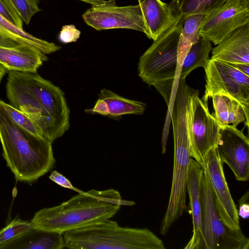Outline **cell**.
<instances>
[{
    "label": "cell",
    "mask_w": 249,
    "mask_h": 249,
    "mask_svg": "<svg viewBox=\"0 0 249 249\" xmlns=\"http://www.w3.org/2000/svg\"><path fill=\"white\" fill-rule=\"evenodd\" d=\"M47 59L45 54L28 44L13 47H0V63L8 71L36 73Z\"/></svg>",
    "instance_id": "15"
},
{
    "label": "cell",
    "mask_w": 249,
    "mask_h": 249,
    "mask_svg": "<svg viewBox=\"0 0 249 249\" xmlns=\"http://www.w3.org/2000/svg\"><path fill=\"white\" fill-rule=\"evenodd\" d=\"M149 28L150 39L156 40L180 19L174 14L169 4L160 0H138Z\"/></svg>",
    "instance_id": "18"
},
{
    "label": "cell",
    "mask_w": 249,
    "mask_h": 249,
    "mask_svg": "<svg viewBox=\"0 0 249 249\" xmlns=\"http://www.w3.org/2000/svg\"><path fill=\"white\" fill-rule=\"evenodd\" d=\"M204 170L201 199V249H248L249 239L241 229L232 230L220 218L208 174Z\"/></svg>",
    "instance_id": "7"
},
{
    "label": "cell",
    "mask_w": 249,
    "mask_h": 249,
    "mask_svg": "<svg viewBox=\"0 0 249 249\" xmlns=\"http://www.w3.org/2000/svg\"><path fill=\"white\" fill-rule=\"evenodd\" d=\"M135 204L123 199L113 189H91L78 193L59 205L40 210L30 222L33 228L63 234L109 219L122 205Z\"/></svg>",
    "instance_id": "2"
},
{
    "label": "cell",
    "mask_w": 249,
    "mask_h": 249,
    "mask_svg": "<svg viewBox=\"0 0 249 249\" xmlns=\"http://www.w3.org/2000/svg\"><path fill=\"white\" fill-rule=\"evenodd\" d=\"M2 102L0 100V141L3 158L17 180L32 183L53 166L52 143L18 127L7 115Z\"/></svg>",
    "instance_id": "3"
},
{
    "label": "cell",
    "mask_w": 249,
    "mask_h": 249,
    "mask_svg": "<svg viewBox=\"0 0 249 249\" xmlns=\"http://www.w3.org/2000/svg\"><path fill=\"white\" fill-rule=\"evenodd\" d=\"M49 178L52 181L62 187L70 189L78 193L82 192L74 187L67 178L56 171L52 172Z\"/></svg>",
    "instance_id": "31"
},
{
    "label": "cell",
    "mask_w": 249,
    "mask_h": 249,
    "mask_svg": "<svg viewBox=\"0 0 249 249\" xmlns=\"http://www.w3.org/2000/svg\"><path fill=\"white\" fill-rule=\"evenodd\" d=\"M230 0H171L169 5L174 15L183 21L190 15H208L222 7Z\"/></svg>",
    "instance_id": "22"
},
{
    "label": "cell",
    "mask_w": 249,
    "mask_h": 249,
    "mask_svg": "<svg viewBox=\"0 0 249 249\" xmlns=\"http://www.w3.org/2000/svg\"><path fill=\"white\" fill-rule=\"evenodd\" d=\"M216 148L220 160L227 164L236 179L246 181L249 178V141L237 127L221 126Z\"/></svg>",
    "instance_id": "13"
},
{
    "label": "cell",
    "mask_w": 249,
    "mask_h": 249,
    "mask_svg": "<svg viewBox=\"0 0 249 249\" xmlns=\"http://www.w3.org/2000/svg\"><path fill=\"white\" fill-rule=\"evenodd\" d=\"M70 249H165L162 240L148 229L124 227L110 219L62 234Z\"/></svg>",
    "instance_id": "4"
},
{
    "label": "cell",
    "mask_w": 249,
    "mask_h": 249,
    "mask_svg": "<svg viewBox=\"0 0 249 249\" xmlns=\"http://www.w3.org/2000/svg\"><path fill=\"white\" fill-rule=\"evenodd\" d=\"M94 6H100L105 4H116V0H79Z\"/></svg>",
    "instance_id": "34"
},
{
    "label": "cell",
    "mask_w": 249,
    "mask_h": 249,
    "mask_svg": "<svg viewBox=\"0 0 249 249\" xmlns=\"http://www.w3.org/2000/svg\"><path fill=\"white\" fill-rule=\"evenodd\" d=\"M10 104L31 119L51 142L70 127V109L64 92L38 74L8 71L6 85Z\"/></svg>",
    "instance_id": "1"
},
{
    "label": "cell",
    "mask_w": 249,
    "mask_h": 249,
    "mask_svg": "<svg viewBox=\"0 0 249 249\" xmlns=\"http://www.w3.org/2000/svg\"><path fill=\"white\" fill-rule=\"evenodd\" d=\"M33 228L30 222L15 218L0 230V245Z\"/></svg>",
    "instance_id": "26"
},
{
    "label": "cell",
    "mask_w": 249,
    "mask_h": 249,
    "mask_svg": "<svg viewBox=\"0 0 249 249\" xmlns=\"http://www.w3.org/2000/svg\"><path fill=\"white\" fill-rule=\"evenodd\" d=\"M249 23V0H231L219 9L204 16L200 37L217 45L238 28Z\"/></svg>",
    "instance_id": "11"
},
{
    "label": "cell",
    "mask_w": 249,
    "mask_h": 249,
    "mask_svg": "<svg viewBox=\"0 0 249 249\" xmlns=\"http://www.w3.org/2000/svg\"><path fill=\"white\" fill-rule=\"evenodd\" d=\"M216 45L212 48L211 59L249 64V23L238 28Z\"/></svg>",
    "instance_id": "16"
},
{
    "label": "cell",
    "mask_w": 249,
    "mask_h": 249,
    "mask_svg": "<svg viewBox=\"0 0 249 249\" xmlns=\"http://www.w3.org/2000/svg\"><path fill=\"white\" fill-rule=\"evenodd\" d=\"M62 234L32 228L0 245V249H62Z\"/></svg>",
    "instance_id": "17"
},
{
    "label": "cell",
    "mask_w": 249,
    "mask_h": 249,
    "mask_svg": "<svg viewBox=\"0 0 249 249\" xmlns=\"http://www.w3.org/2000/svg\"><path fill=\"white\" fill-rule=\"evenodd\" d=\"M231 64L233 67L238 71L249 76V64L245 63H234Z\"/></svg>",
    "instance_id": "35"
},
{
    "label": "cell",
    "mask_w": 249,
    "mask_h": 249,
    "mask_svg": "<svg viewBox=\"0 0 249 249\" xmlns=\"http://www.w3.org/2000/svg\"><path fill=\"white\" fill-rule=\"evenodd\" d=\"M183 20H180L154 40L151 46L141 56L138 74L149 86L158 82L175 79L178 73V47Z\"/></svg>",
    "instance_id": "6"
},
{
    "label": "cell",
    "mask_w": 249,
    "mask_h": 249,
    "mask_svg": "<svg viewBox=\"0 0 249 249\" xmlns=\"http://www.w3.org/2000/svg\"><path fill=\"white\" fill-rule=\"evenodd\" d=\"M2 103L7 115L18 127L37 137L44 139L38 127L26 115L10 104L3 101Z\"/></svg>",
    "instance_id": "25"
},
{
    "label": "cell",
    "mask_w": 249,
    "mask_h": 249,
    "mask_svg": "<svg viewBox=\"0 0 249 249\" xmlns=\"http://www.w3.org/2000/svg\"><path fill=\"white\" fill-rule=\"evenodd\" d=\"M248 191H247L246 194L241 198L239 202V210H238V215L243 218H247L249 216V205L248 203H245L248 199Z\"/></svg>",
    "instance_id": "32"
},
{
    "label": "cell",
    "mask_w": 249,
    "mask_h": 249,
    "mask_svg": "<svg viewBox=\"0 0 249 249\" xmlns=\"http://www.w3.org/2000/svg\"><path fill=\"white\" fill-rule=\"evenodd\" d=\"M89 26L97 31L128 29L142 32L150 38L148 26L140 3L124 6L116 4L92 6L82 15Z\"/></svg>",
    "instance_id": "10"
},
{
    "label": "cell",
    "mask_w": 249,
    "mask_h": 249,
    "mask_svg": "<svg viewBox=\"0 0 249 249\" xmlns=\"http://www.w3.org/2000/svg\"><path fill=\"white\" fill-rule=\"evenodd\" d=\"M0 14L18 28L23 30V21L11 0H0Z\"/></svg>",
    "instance_id": "28"
},
{
    "label": "cell",
    "mask_w": 249,
    "mask_h": 249,
    "mask_svg": "<svg viewBox=\"0 0 249 249\" xmlns=\"http://www.w3.org/2000/svg\"><path fill=\"white\" fill-rule=\"evenodd\" d=\"M174 79L165 80L154 84L157 90L163 96L170 110L173 102Z\"/></svg>",
    "instance_id": "29"
},
{
    "label": "cell",
    "mask_w": 249,
    "mask_h": 249,
    "mask_svg": "<svg viewBox=\"0 0 249 249\" xmlns=\"http://www.w3.org/2000/svg\"><path fill=\"white\" fill-rule=\"evenodd\" d=\"M174 142L173 177L167 208L160 229L166 234L182 215L186 208V183L189 167L192 158L186 119L177 118L172 122Z\"/></svg>",
    "instance_id": "5"
},
{
    "label": "cell",
    "mask_w": 249,
    "mask_h": 249,
    "mask_svg": "<svg viewBox=\"0 0 249 249\" xmlns=\"http://www.w3.org/2000/svg\"><path fill=\"white\" fill-rule=\"evenodd\" d=\"M106 105V116L117 117L126 114L142 115L146 106L143 102L122 97L107 89H103L99 94Z\"/></svg>",
    "instance_id": "20"
},
{
    "label": "cell",
    "mask_w": 249,
    "mask_h": 249,
    "mask_svg": "<svg viewBox=\"0 0 249 249\" xmlns=\"http://www.w3.org/2000/svg\"><path fill=\"white\" fill-rule=\"evenodd\" d=\"M21 44L0 33V47H13Z\"/></svg>",
    "instance_id": "33"
},
{
    "label": "cell",
    "mask_w": 249,
    "mask_h": 249,
    "mask_svg": "<svg viewBox=\"0 0 249 249\" xmlns=\"http://www.w3.org/2000/svg\"><path fill=\"white\" fill-rule=\"evenodd\" d=\"M18 14L26 24H29L32 18L41 11L38 7L39 0H11Z\"/></svg>",
    "instance_id": "27"
},
{
    "label": "cell",
    "mask_w": 249,
    "mask_h": 249,
    "mask_svg": "<svg viewBox=\"0 0 249 249\" xmlns=\"http://www.w3.org/2000/svg\"><path fill=\"white\" fill-rule=\"evenodd\" d=\"M204 70L206 84L202 99L204 103L208 105V99L215 94H224L239 102L249 115V76L230 63L211 58Z\"/></svg>",
    "instance_id": "9"
},
{
    "label": "cell",
    "mask_w": 249,
    "mask_h": 249,
    "mask_svg": "<svg viewBox=\"0 0 249 249\" xmlns=\"http://www.w3.org/2000/svg\"><path fill=\"white\" fill-rule=\"evenodd\" d=\"M216 147L209 152L203 168L209 177L213 199L219 215L223 223L232 230L240 229L239 216L232 199Z\"/></svg>",
    "instance_id": "12"
},
{
    "label": "cell",
    "mask_w": 249,
    "mask_h": 249,
    "mask_svg": "<svg viewBox=\"0 0 249 249\" xmlns=\"http://www.w3.org/2000/svg\"><path fill=\"white\" fill-rule=\"evenodd\" d=\"M8 71L7 70V69L1 64L0 63V84L3 76Z\"/></svg>",
    "instance_id": "36"
},
{
    "label": "cell",
    "mask_w": 249,
    "mask_h": 249,
    "mask_svg": "<svg viewBox=\"0 0 249 249\" xmlns=\"http://www.w3.org/2000/svg\"><path fill=\"white\" fill-rule=\"evenodd\" d=\"M203 17L201 15H193L183 20L178 43V57L184 59L192 45L200 39L199 29Z\"/></svg>",
    "instance_id": "24"
},
{
    "label": "cell",
    "mask_w": 249,
    "mask_h": 249,
    "mask_svg": "<svg viewBox=\"0 0 249 249\" xmlns=\"http://www.w3.org/2000/svg\"><path fill=\"white\" fill-rule=\"evenodd\" d=\"M0 33L21 44L32 46L44 54L56 52L61 47L53 42L37 38L23 30L18 28L0 14Z\"/></svg>",
    "instance_id": "21"
},
{
    "label": "cell",
    "mask_w": 249,
    "mask_h": 249,
    "mask_svg": "<svg viewBox=\"0 0 249 249\" xmlns=\"http://www.w3.org/2000/svg\"><path fill=\"white\" fill-rule=\"evenodd\" d=\"M211 98L214 110L213 115L220 127L227 125L237 127L243 122L249 126V115L237 100L222 93L215 94Z\"/></svg>",
    "instance_id": "19"
},
{
    "label": "cell",
    "mask_w": 249,
    "mask_h": 249,
    "mask_svg": "<svg viewBox=\"0 0 249 249\" xmlns=\"http://www.w3.org/2000/svg\"><path fill=\"white\" fill-rule=\"evenodd\" d=\"M220 126L208 105L199 97V91L193 89L188 119L190 152L193 159L204 168L207 155L216 147Z\"/></svg>",
    "instance_id": "8"
},
{
    "label": "cell",
    "mask_w": 249,
    "mask_h": 249,
    "mask_svg": "<svg viewBox=\"0 0 249 249\" xmlns=\"http://www.w3.org/2000/svg\"><path fill=\"white\" fill-rule=\"evenodd\" d=\"M212 50L211 42L206 38L200 39L193 44L187 53L182 63L179 78L185 79L188 75L197 67L204 69L210 58L209 53Z\"/></svg>",
    "instance_id": "23"
},
{
    "label": "cell",
    "mask_w": 249,
    "mask_h": 249,
    "mask_svg": "<svg viewBox=\"0 0 249 249\" xmlns=\"http://www.w3.org/2000/svg\"><path fill=\"white\" fill-rule=\"evenodd\" d=\"M204 170L194 159L190 161L186 183L187 193L189 198L190 212L192 218L193 235L184 249H201V192Z\"/></svg>",
    "instance_id": "14"
},
{
    "label": "cell",
    "mask_w": 249,
    "mask_h": 249,
    "mask_svg": "<svg viewBox=\"0 0 249 249\" xmlns=\"http://www.w3.org/2000/svg\"><path fill=\"white\" fill-rule=\"evenodd\" d=\"M81 32L72 24L63 26L58 38L63 43L76 42L80 37Z\"/></svg>",
    "instance_id": "30"
}]
</instances>
